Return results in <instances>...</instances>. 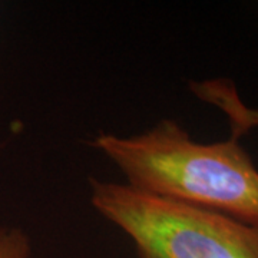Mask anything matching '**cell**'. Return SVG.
<instances>
[{
  "label": "cell",
  "instance_id": "cell-4",
  "mask_svg": "<svg viewBox=\"0 0 258 258\" xmlns=\"http://www.w3.org/2000/svg\"><path fill=\"white\" fill-rule=\"evenodd\" d=\"M0 258H32V244L28 234L15 227H2Z\"/></svg>",
  "mask_w": 258,
  "mask_h": 258
},
{
  "label": "cell",
  "instance_id": "cell-3",
  "mask_svg": "<svg viewBox=\"0 0 258 258\" xmlns=\"http://www.w3.org/2000/svg\"><path fill=\"white\" fill-rule=\"evenodd\" d=\"M192 92L203 101L218 106L230 118L231 135L240 138L247 131L258 126V111L247 108L237 93L234 83L227 79H214L191 83Z\"/></svg>",
  "mask_w": 258,
  "mask_h": 258
},
{
  "label": "cell",
  "instance_id": "cell-1",
  "mask_svg": "<svg viewBox=\"0 0 258 258\" xmlns=\"http://www.w3.org/2000/svg\"><path fill=\"white\" fill-rule=\"evenodd\" d=\"M91 145L135 189L220 212L258 228V169L232 135L203 144L178 122L162 119L131 137L102 132Z\"/></svg>",
  "mask_w": 258,
  "mask_h": 258
},
{
  "label": "cell",
  "instance_id": "cell-2",
  "mask_svg": "<svg viewBox=\"0 0 258 258\" xmlns=\"http://www.w3.org/2000/svg\"><path fill=\"white\" fill-rule=\"evenodd\" d=\"M91 204L138 258H258V228L220 212L91 178Z\"/></svg>",
  "mask_w": 258,
  "mask_h": 258
}]
</instances>
